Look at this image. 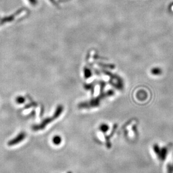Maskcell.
I'll return each instance as SVG.
<instances>
[{"instance_id":"obj_1","label":"cell","mask_w":173,"mask_h":173,"mask_svg":"<svg viewBox=\"0 0 173 173\" xmlns=\"http://www.w3.org/2000/svg\"><path fill=\"white\" fill-rule=\"evenodd\" d=\"M62 111V109L61 108H58L57 110L56 111V113L52 117H51V118H48V119H46L43 121L42 123H41L39 125H36V126H33L32 129L34 131H38L40 130H43L45 128V127L47 126L48 124H50V123H51L53 120L56 119L57 117H59V116L61 114V113Z\"/></svg>"},{"instance_id":"obj_2","label":"cell","mask_w":173,"mask_h":173,"mask_svg":"<svg viewBox=\"0 0 173 173\" xmlns=\"http://www.w3.org/2000/svg\"><path fill=\"white\" fill-rule=\"evenodd\" d=\"M26 137H27L26 133L24 131H22V132L19 133L16 137H15L12 138L11 139L9 140L7 142V144L9 147H12V146H16L19 143H21L22 142H23L25 139Z\"/></svg>"},{"instance_id":"obj_3","label":"cell","mask_w":173,"mask_h":173,"mask_svg":"<svg viewBox=\"0 0 173 173\" xmlns=\"http://www.w3.org/2000/svg\"><path fill=\"white\" fill-rule=\"evenodd\" d=\"M151 74L154 75H160L162 73V70L159 67H155L151 69Z\"/></svg>"},{"instance_id":"obj_4","label":"cell","mask_w":173,"mask_h":173,"mask_svg":"<svg viewBox=\"0 0 173 173\" xmlns=\"http://www.w3.org/2000/svg\"><path fill=\"white\" fill-rule=\"evenodd\" d=\"M62 142V138L59 136H55L52 138V142L55 145L59 146Z\"/></svg>"},{"instance_id":"obj_5","label":"cell","mask_w":173,"mask_h":173,"mask_svg":"<svg viewBox=\"0 0 173 173\" xmlns=\"http://www.w3.org/2000/svg\"><path fill=\"white\" fill-rule=\"evenodd\" d=\"M109 129L108 126L106 124H103L100 126V130L103 133H106Z\"/></svg>"},{"instance_id":"obj_6","label":"cell","mask_w":173,"mask_h":173,"mask_svg":"<svg viewBox=\"0 0 173 173\" xmlns=\"http://www.w3.org/2000/svg\"><path fill=\"white\" fill-rule=\"evenodd\" d=\"M24 99L23 98H22V97H18V98H17V101L19 103H22L23 102H24Z\"/></svg>"},{"instance_id":"obj_7","label":"cell","mask_w":173,"mask_h":173,"mask_svg":"<svg viewBox=\"0 0 173 173\" xmlns=\"http://www.w3.org/2000/svg\"><path fill=\"white\" fill-rule=\"evenodd\" d=\"M67 173H72V172H68Z\"/></svg>"}]
</instances>
